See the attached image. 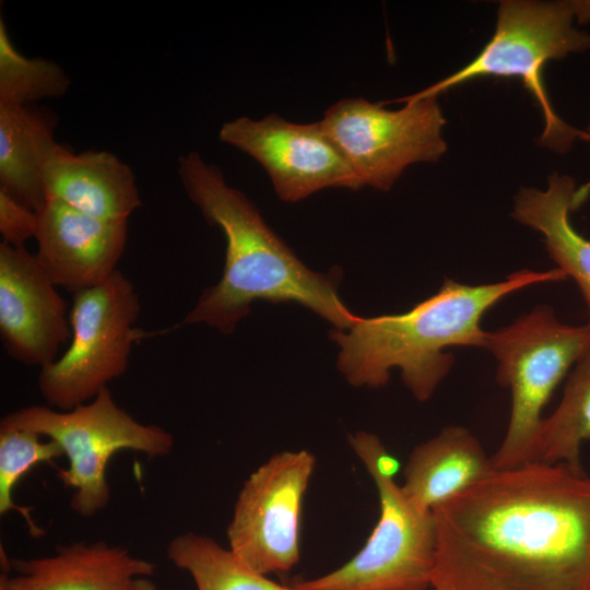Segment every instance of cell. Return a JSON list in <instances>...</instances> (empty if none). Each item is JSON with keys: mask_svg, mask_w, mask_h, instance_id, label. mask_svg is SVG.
I'll use <instances>...</instances> for the list:
<instances>
[{"mask_svg": "<svg viewBox=\"0 0 590 590\" xmlns=\"http://www.w3.org/2000/svg\"><path fill=\"white\" fill-rule=\"evenodd\" d=\"M439 590H590V475L529 462L433 509Z\"/></svg>", "mask_w": 590, "mask_h": 590, "instance_id": "6da1fadb", "label": "cell"}, {"mask_svg": "<svg viewBox=\"0 0 590 590\" xmlns=\"http://www.w3.org/2000/svg\"><path fill=\"white\" fill-rule=\"evenodd\" d=\"M178 175L189 199L226 238L221 280L203 292L182 323H205L229 333L256 299L296 302L338 330L356 323L359 317L339 297V275L309 270L266 224L256 205L227 185L216 165L189 152L179 157Z\"/></svg>", "mask_w": 590, "mask_h": 590, "instance_id": "7a4b0ae2", "label": "cell"}, {"mask_svg": "<svg viewBox=\"0 0 590 590\" xmlns=\"http://www.w3.org/2000/svg\"><path fill=\"white\" fill-rule=\"evenodd\" d=\"M557 267L516 271L495 283L470 285L445 279L437 293L398 315L358 318L346 333L330 332L341 346L338 368L355 387L379 388L399 368L418 401H427L453 365L450 346L485 347L483 315L523 287L565 280Z\"/></svg>", "mask_w": 590, "mask_h": 590, "instance_id": "3957f363", "label": "cell"}, {"mask_svg": "<svg viewBox=\"0 0 590 590\" xmlns=\"http://www.w3.org/2000/svg\"><path fill=\"white\" fill-rule=\"evenodd\" d=\"M576 21L590 22V0L499 1L494 34L476 57L410 97L438 96L476 78H519L543 116L540 144L564 154L581 130L555 113L544 86L543 68L551 60L590 49V33L577 28Z\"/></svg>", "mask_w": 590, "mask_h": 590, "instance_id": "277c9868", "label": "cell"}, {"mask_svg": "<svg viewBox=\"0 0 590 590\" xmlns=\"http://www.w3.org/2000/svg\"><path fill=\"white\" fill-rule=\"evenodd\" d=\"M350 445L374 480L379 518L361 551L333 571L293 582L297 590H428L436 566L433 511L415 506L393 476L399 470L380 439L350 436Z\"/></svg>", "mask_w": 590, "mask_h": 590, "instance_id": "5b68a950", "label": "cell"}, {"mask_svg": "<svg viewBox=\"0 0 590 590\" xmlns=\"http://www.w3.org/2000/svg\"><path fill=\"white\" fill-rule=\"evenodd\" d=\"M497 362L496 379L510 389L505 437L491 457L494 470L533 462L542 411L569 368L590 349V323L560 322L539 305L512 323L487 331L485 347Z\"/></svg>", "mask_w": 590, "mask_h": 590, "instance_id": "8992f818", "label": "cell"}, {"mask_svg": "<svg viewBox=\"0 0 590 590\" xmlns=\"http://www.w3.org/2000/svg\"><path fill=\"white\" fill-rule=\"evenodd\" d=\"M24 429L56 440L69 460L57 477L73 489L70 507L88 518L110 502L106 470L119 450H133L154 459L168 456L173 435L158 425L142 424L116 404L108 387L90 402L69 411L32 405L19 409L0 422V430Z\"/></svg>", "mask_w": 590, "mask_h": 590, "instance_id": "52a82bcc", "label": "cell"}, {"mask_svg": "<svg viewBox=\"0 0 590 590\" xmlns=\"http://www.w3.org/2000/svg\"><path fill=\"white\" fill-rule=\"evenodd\" d=\"M140 309L135 287L120 270L103 284L73 294L71 343L38 376L49 406L72 410L126 373L133 343L144 338L134 327Z\"/></svg>", "mask_w": 590, "mask_h": 590, "instance_id": "ba28073f", "label": "cell"}, {"mask_svg": "<svg viewBox=\"0 0 590 590\" xmlns=\"http://www.w3.org/2000/svg\"><path fill=\"white\" fill-rule=\"evenodd\" d=\"M437 97H403L397 102L405 106L397 110L364 98H345L330 106L319 122L363 187L387 191L408 166L437 162L446 153V120Z\"/></svg>", "mask_w": 590, "mask_h": 590, "instance_id": "9c48e42d", "label": "cell"}, {"mask_svg": "<svg viewBox=\"0 0 590 590\" xmlns=\"http://www.w3.org/2000/svg\"><path fill=\"white\" fill-rule=\"evenodd\" d=\"M306 450L272 456L250 474L227 527L229 550L250 569L268 576L299 560V523L315 468Z\"/></svg>", "mask_w": 590, "mask_h": 590, "instance_id": "30bf717a", "label": "cell"}, {"mask_svg": "<svg viewBox=\"0 0 590 590\" xmlns=\"http://www.w3.org/2000/svg\"><path fill=\"white\" fill-rule=\"evenodd\" d=\"M219 137L260 163L283 201L295 202L326 188H363L319 121L293 123L276 114L259 120L239 117L225 122Z\"/></svg>", "mask_w": 590, "mask_h": 590, "instance_id": "8fae6325", "label": "cell"}, {"mask_svg": "<svg viewBox=\"0 0 590 590\" xmlns=\"http://www.w3.org/2000/svg\"><path fill=\"white\" fill-rule=\"evenodd\" d=\"M35 255L0 244V334L8 354L40 368L71 340L67 305Z\"/></svg>", "mask_w": 590, "mask_h": 590, "instance_id": "7c38bea8", "label": "cell"}, {"mask_svg": "<svg viewBox=\"0 0 590 590\" xmlns=\"http://www.w3.org/2000/svg\"><path fill=\"white\" fill-rule=\"evenodd\" d=\"M36 214L35 256L56 286L74 294L103 284L118 270L128 222L98 219L55 199H46Z\"/></svg>", "mask_w": 590, "mask_h": 590, "instance_id": "4fadbf2b", "label": "cell"}, {"mask_svg": "<svg viewBox=\"0 0 590 590\" xmlns=\"http://www.w3.org/2000/svg\"><path fill=\"white\" fill-rule=\"evenodd\" d=\"M0 590H157L149 579L155 564L104 541L56 547L49 556L10 558Z\"/></svg>", "mask_w": 590, "mask_h": 590, "instance_id": "5bb4252c", "label": "cell"}, {"mask_svg": "<svg viewBox=\"0 0 590 590\" xmlns=\"http://www.w3.org/2000/svg\"><path fill=\"white\" fill-rule=\"evenodd\" d=\"M43 180L46 199L98 219L128 222L141 205L132 169L106 151L75 154L57 143L46 160Z\"/></svg>", "mask_w": 590, "mask_h": 590, "instance_id": "9a60e30c", "label": "cell"}, {"mask_svg": "<svg viewBox=\"0 0 590 590\" xmlns=\"http://www.w3.org/2000/svg\"><path fill=\"white\" fill-rule=\"evenodd\" d=\"M493 471L479 439L465 427L450 425L412 450L401 489L415 506L433 511Z\"/></svg>", "mask_w": 590, "mask_h": 590, "instance_id": "2e32d148", "label": "cell"}, {"mask_svg": "<svg viewBox=\"0 0 590 590\" xmlns=\"http://www.w3.org/2000/svg\"><path fill=\"white\" fill-rule=\"evenodd\" d=\"M576 180L553 173L543 190L522 188L515 197L512 216L543 236L550 258L567 278L574 279L586 302L590 323V239L570 222L576 203Z\"/></svg>", "mask_w": 590, "mask_h": 590, "instance_id": "e0dca14e", "label": "cell"}, {"mask_svg": "<svg viewBox=\"0 0 590 590\" xmlns=\"http://www.w3.org/2000/svg\"><path fill=\"white\" fill-rule=\"evenodd\" d=\"M56 125L47 109L0 105V190L35 212L46 201L43 173Z\"/></svg>", "mask_w": 590, "mask_h": 590, "instance_id": "ac0fdd59", "label": "cell"}, {"mask_svg": "<svg viewBox=\"0 0 590 590\" xmlns=\"http://www.w3.org/2000/svg\"><path fill=\"white\" fill-rule=\"evenodd\" d=\"M590 439V349L575 364L562 400L550 417L543 418L533 462L563 463L585 472L580 448Z\"/></svg>", "mask_w": 590, "mask_h": 590, "instance_id": "d6986e66", "label": "cell"}, {"mask_svg": "<svg viewBox=\"0 0 590 590\" xmlns=\"http://www.w3.org/2000/svg\"><path fill=\"white\" fill-rule=\"evenodd\" d=\"M166 554L177 568L190 574L197 590H297L253 571L229 548L194 532L172 539Z\"/></svg>", "mask_w": 590, "mask_h": 590, "instance_id": "ffe728a7", "label": "cell"}, {"mask_svg": "<svg viewBox=\"0 0 590 590\" xmlns=\"http://www.w3.org/2000/svg\"><path fill=\"white\" fill-rule=\"evenodd\" d=\"M70 79L61 67L44 58H26L10 40L0 20V105L26 106L66 94Z\"/></svg>", "mask_w": 590, "mask_h": 590, "instance_id": "44dd1931", "label": "cell"}, {"mask_svg": "<svg viewBox=\"0 0 590 590\" xmlns=\"http://www.w3.org/2000/svg\"><path fill=\"white\" fill-rule=\"evenodd\" d=\"M42 437L24 429L0 430V515L16 511L23 517L33 538L44 535L45 531L34 521L30 507L14 502V488L35 465L50 463L64 455L56 440H43Z\"/></svg>", "mask_w": 590, "mask_h": 590, "instance_id": "7402d4cb", "label": "cell"}, {"mask_svg": "<svg viewBox=\"0 0 590 590\" xmlns=\"http://www.w3.org/2000/svg\"><path fill=\"white\" fill-rule=\"evenodd\" d=\"M37 214L34 210L14 200L0 190V233L4 244L24 247V243L35 237Z\"/></svg>", "mask_w": 590, "mask_h": 590, "instance_id": "603a6c76", "label": "cell"}, {"mask_svg": "<svg viewBox=\"0 0 590 590\" xmlns=\"http://www.w3.org/2000/svg\"><path fill=\"white\" fill-rule=\"evenodd\" d=\"M579 139L590 143V121L587 128L585 130H581V134ZM589 193H590V181L578 188L577 199L579 200L580 203H583L586 199L588 198Z\"/></svg>", "mask_w": 590, "mask_h": 590, "instance_id": "cb8c5ba5", "label": "cell"}, {"mask_svg": "<svg viewBox=\"0 0 590 590\" xmlns=\"http://www.w3.org/2000/svg\"><path fill=\"white\" fill-rule=\"evenodd\" d=\"M434 590H439V589H434Z\"/></svg>", "mask_w": 590, "mask_h": 590, "instance_id": "d4e9b609", "label": "cell"}]
</instances>
